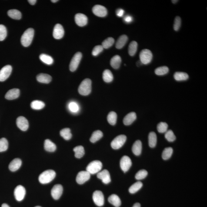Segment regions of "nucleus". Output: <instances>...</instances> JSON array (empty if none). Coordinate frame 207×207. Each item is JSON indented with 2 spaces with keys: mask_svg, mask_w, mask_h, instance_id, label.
Here are the masks:
<instances>
[{
  "mask_svg": "<svg viewBox=\"0 0 207 207\" xmlns=\"http://www.w3.org/2000/svg\"><path fill=\"white\" fill-rule=\"evenodd\" d=\"M55 176L56 173L53 170H47L40 175L38 180L41 184H47L51 182Z\"/></svg>",
  "mask_w": 207,
  "mask_h": 207,
  "instance_id": "1",
  "label": "nucleus"
},
{
  "mask_svg": "<svg viewBox=\"0 0 207 207\" xmlns=\"http://www.w3.org/2000/svg\"><path fill=\"white\" fill-rule=\"evenodd\" d=\"M34 35V30L32 28L27 29L23 34L21 42L24 47H28L32 43Z\"/></svg>",
  "mask_w": 207,
  "mask_h": 207,
  "instance_id": "2",
  "label": "nucleus"
},
{
  "mask_svg": "<svg viewBox=\"0 0 207 207\" xmlns=\"http://www.w3.org/2000/svg\"><path fill=\"white\" fill-rule=\"evenodd\" d=\"M91 79L86 78L81 82L78 88V92L81 95H89L91 91Z\"/></svg>",
  "mask_w": 207,
  "mask_h": 207,
  "instance_id": "3",
  "label": "nucleus"
},
{
  "mask_svg": "<svg viewBox=\"0 0 207 207\" xmlns=\"http://www.w3.org/2000/svg\"><path fill=\"white\" fill-rule=\"evenodd\" d=\"M102 164L100 161L95 160L90 163L86 167V171L91 174L98 173L102 169Z\"/></svg>",
  "mask_w": 207,
  "mask_h": 207,
  "instance_id": "4",
  "label": "nucleus"
},
{
  "mask_svg": "<svg viewBox=\"0 0 207 207\" xmlns=\"http://www.w3.org/2000/svg\"><path fill=\"white\" fill-rule=\"evenodd\" d=\"M140 59L142 63L144 65L149 64L152 61L153 55L152 52L148 49H144L140 53Z\"/></svg>",
  "mask_w": 207,
  "mask_h": 207,
  "instance_id": "5",
  "label": "nucleus"
},
{
  "mask_svg": "<svg viewBox=\"0 0 207 207\" xmlns=\"http://www.w3.org/2000/svg\"><path fill=\"white\" fill-rule=\"evenodd\" d=\"M127 137L125 135H121L115 137L111 143V146L114 149H119L125 143Z\"/></svg>",
  "mask_w": 207,
  "mask_h": 207,
  "instance_id": "6",
  "label": "nucleus"
},
{
  "mask_svg": "<svg viewBox=\"0 0 207 207\" xmlns=\"http://www.w3.org/2000/svg\"><path fill=\"white\" fill-rule=\"evenodd\" d=\"M82 57V55L81 52H77L75 54L70 63V70L72 72L76 70L79 65Z\"/></svg>",
  "mask_w": 207,
  "mask_h": 207,
  "instance_id": "7",
  "label": "nucleus"
},
{
  "mask_svg": "<svg viewBox=\"0 0 207 207\" xmlns=\"http://www.w3.org/2000/svg\"><path fill=\"white\" fill-rule=\"evenodd\" d=\"M92 199L95 205L98 206L104 205L105 199L103 194L101 191H95L92 195Z\"/></svg>",
  "mask_w": 207,
  "mask_h": 207,
  "instance_id": "8",
  "label": "nucleus"
},
{
  "mask_svg": "<svg viewBox=\"0 0 207 207\" xmlns=\"http://www.w3.org/2000/svg\"><path fill=\"white\" fill-rule=\"evenodd\" d=\"M12 71V67L8 65L3 67L0 70V81H5L9 77Z\"/></svg>",
  "mask_w": 207,
  "mask_h": 207,
  "instance_id": "9",
  "label": "nucleus"
},
{
  "mask_svg": "<svg viewBox=\"0 0 207 207\" xmlns=\"http://www.w3.org/2000/svg\"><path fill=\"white\" fill-rule=\"evenodd\" d=\"M26 194L25 188L22 185H18L15 188L14 195L15 199L18 201H22L25 197Z\"/></svg>",
  "mask_w": 207,
  "mask_h": 207,
  "instance_id": "10",
  "label": "nucleus"
},
{
  "mask_svg": "<svg viewBox=\"0 0 207 207\" xmlns=\"http://www.w3.org/2000/svg\"><path fill=\"white\" fill-rule=\"evenodd\" d=\"M90 176L91 174L87 171H81L77 175L76 182L80 185L84 184L90 179Z\"/></svg>",
  "mask_w": 207,
  "mask_h": 207,
  "instance_id": "11",
  "label": "nucleus"
},
{
  "mask_svg": "<svg viewBox=\"0 0 207 207\" xmlns=\"http://www.w3.org/2000/svg\"><path fill=\"white\" fill-rule=\"evenodd\" d=\"M132 163L131 158L127 156L122 157L120 161V167L124 172H126L129 170L132 166Z\"/></svg>",
  "mask_w": 207,
  "mask_h": 207,
  "instance_id": "12",
  "label": "nucleus"
},
{
  "mask_svg": "<svg viewBox=\"0 0 207 207\" xmlns=\"http://www.w3.org/2000/svg\"><path fill=\"white\" fill-rule=\"evenodd\" d=\"M92 12L96 16L105 17L106 16L108 11L105 7L100 5H95L92 8Z\"/></svg>",
  "mask_w": 207,
  "mask_h": 207,
  "instance_id": "13",
  "label": "nucleus"
},
{
  "mask_svg": "<svg viewBox=\"0 0 207 207\" xmlns=\"http://www.w3.org/2000/svg\"><path fill=\"white\" fill-rule=\"evenodd\" d=\"M63 192L62 185L57 184L53 187L51 190V195L54 199L58 200L61 197Z\"/></svg>",
  "mask_w": 207,
  "mask_h": 207,
  "instance_id": "14",
  "label": "nucleus"
},
{
  "mask_svg": "<svg viewBox=\"0 0 207 207\" xmlns=\"http://www.w3.org/2000/svg\"><path fill=\"white\" fill-rule=\"evenodd\" d=\"M16 124L17 126L22 131H27L29 127L28 121L24 117L20 116L17 118Z\"/></svg>",
  "mask_w": 207,
  "mask_h": 207,
  "instance_id": "15",
  "label": "nucleus"
},
{
  "mask_svg": "<svg viewBox=\"0 0 207 207\" xmlns=\"http://www.w3.org/2000/svg\"><path fill=\"white\" fill-rule=\"evenodd\" d=\"M64 33L65 32L62 26L60 24H57L54 28L53 37L56 39H61L63 37Z\"/></svg>",
  "mask_w": 207,
  "mask_h": 207,
  "instance_id": "16",
  "label": "nucleus"
},
{
  "mask_svg": "<svg viewBox=\"0 0 207 207\" xmlns=\"http://www.w3.org/2000/svg\"><path fill=\"white\" fill-rule=\"evenodd\" d=\"M97 177L105 184H108L111 182L110 175L108 170H104L101 172L98 173L97 174Z\"/></svg>",
  "mask_w": 207,
  "mask_h": 207,
  "instance_id": "17",
  "label": "nucleus"
},
{
  "mask_svg": "<svg viewBox=\"0 0 207 207\" xmlns=\"http://www.w3.org/2000/svg\"><path fill=\"white\" fill-rule=\"evenodd\" d=\"M88 18L85 14H77L75 16V21L77 25L80 27H83L88 23Z\"/></svg>",
  "mask_w": 207,
  "mask_h": 207,
  "instance_id": "18",
  "label": "nucleus"
},
{
  "mask_svg": "<svg viewBox=\"0 0 207 207\" xmlns=\"http://www.w3.org/2000/svg\"><path fill=\"white\" fill-rule=\"evenodd\" d=\"M20 95V90L17 88H14L10 90L5 95V99L8 100H13L17 99Z\"/></svg>",
  "mask_w": 207,
  "mask_h": 207,
  "instance_id": "19",
  "label": "nucleus"
},
{
  "mask_svg": "<svg viewBox=\"0 0 207 207\" xmlns=\"http://www.w3.org/2000/svg\"><path fill=\"white\" fill-rule=\"evenodd\" d=\"M22 163V161L19 158H15L10 163L8 168L12 172H15L21 167Z\"/></svg>",
  "mask_w": 207,
  "mask_h": 207,
  "instance_id": "20",
  "label": "nucleus"
},
{
  "mask_svg": "<svg viewBox=\"0 0 207 207\" xmlns=\"http://www.w3.org/2000/svg\"><path fill=\"white\" fill-rule=\"evenodd\" d=\"M137 118L136 114L135 112H131L124 117L123 122L124 125H131Z\"/></svg>",
  "mask_w": 207,
  "mask_h": 207,
  "instance_id": "21",
  "label": "nucleus"
},
{
  "mask_svg": "<svg viewBox=\"0 0 207 207\" xmlns=\"http://www.w3.org/2000/svg\"><path fill=\"white\" fill-rule=\"evenodd\" d=\"M37 79L40 82L48 84L51 81L52 78L48 74L41 73L37 76Z\"/></svg>",
  "mask_w": 207,
  "mask_h": 207,
  "instance_id": "22",
  "label": "nucleus"
},
{
  "mask_svg": "<svg viewBox=\"0 0 207 207\" xmlns=\"http://www.w3.org/2000/svg\"><path fill=\"white\" fill-rule=\"evenodd\" d=\"M142 144L141 141L137 140L135 142L133 145L132 151L134 155L136 156L140 155L142 152Z\"/></svg>",
  "mask_w": 207,
  "mask_h": 207,
  "instance_id": "23",
  "label": "nucleus"
},
{
  "mask_svg": "<svg viewBox=\"0 0 207 207\" xmlns=\"http://www.w3.org/2000/svg\"><path fill=\"white\" fill-rule=\"evenodd\" d=\"M44 148L48 152H54L57 149L56 145L49 139H46L44 142Z\"/></svg>",
  "mask_w": 207,
  "mask_h": 207,
  "instance_id": "24",
  "label": "nucleus"
},
{
  "mask_svg": "<svg viewBox=\"0 0 207 207\" xmlns=\"http://www.w3.org/2000/svg\"><path fill=\"white\" fill-rule=\"evenodd\" d=\"M108 201L115 207H119L121 205V201L118 196L115 194L111 195L108 198Z\"/></svg>",
  "mask_w": 207,
  "mask_h": 207,
  "instance_id": "25",
  "label": "nucleus"
},
{
  "mask_svg": "<svg viewBox=\"0 0 207 207\" xmlns=\"http://www.w3.org/2000/svg\"><path fill=\"white\" fill-rule=\"evenodd\" d=\"M128 37L126 35H122L120 37L117 41L115 47L117 49L122 48L126 44L128 41Z\"/></svg>",
  "mask_w": 207,
  "mask_h": 207,
  "instance_id": "26",
  "label": "nucleus"
},
{
  "mask_svg": "<svg viewBox=\"0 0 207 207\" xmlns=\"http://www.w3.org/2000/svg\"><path fill=\"white\" fill-rule=\"evenodd\" d=\"M121 58L119 56L117 55L113 57L111 60L110 64L111 66L115 69H118L120 66L121 63Z\"/></svg>",
  "mask_w": 207,
  "mask_h": 207,
  "instance_id": "27",
  "label": "nucleus"
},
{
  "mask_svg": "<svg viewBox=\"0 0 207 207\" xmlns=\"http://www.w3.org/2000/svg\"><path fill=\"white\" fill-rule=\"evenodd\" d=\"M8 15L10 18L15 20H20L22 18V14L19 11L16 9L9 10L8 12Z\"/></svg>",
  "mask_w": 207,
  "mask_h": 207,
  "instance_id": "28",
  "label": "nucleus"
},
{
  "mask_svg": "<svg viewBox=\"0 0 207 207\" xmlns=\"http://www.w3.org/2000/svg\"><path fill=\"white\" fill-rule=\"evenodd\" d=\"M157 142V137L156 134L154 132H151L148 135V144L151 148H154L156 146Z\"/></svg>",
  "mask_w": 207,
  "mask_h": 207,
  "instance_id": "29",
  "label": "nucleus"
},
{
  "mask_svg": "<svg viewBox=\"0 0 207 207\" xmlns=\"http://www.w3.org/2000/svg\"><path fill=\"white\" fill-rule=\"evenodd\" d=\"M175 79L177 81L186 80L189 78V76L187 74L184 72H176L174 75Z\"/></svg>",
  "mask_w": 207,
  "mask_h": 207,
  "instance_id": "30",
  "label": "nucleus"
},
{
  "mask_svg": "<svg viewBox=\"0 0 207 207\" xmlns=\"http://www.w3.org/2000/svg\"><path fill=\"white\" fill-rule=\"evenodd\" d=\"M103 79L106 82H112L113 79V75L110 70H105L103 73Z\"/></svg>",
  "mask_w": 207,
  "mask_h": 207,
  "instance_id": "31",
  "label": "nucleus"
},
{
  "mask_svg": "<svg viewBox=\"0 0 207 207\" xmlns=\"http://www.w3.org/2000/svg\"><path fill=\"white\" fill-rule=\"evenodd\" d=\"M40 59L43 62L48 65L53 63V59L50 56L45 54H41L39 57Z\"/></svg>",
  "mask_w": 207,
  "mask_h": 207,
  "instance_id": "32",
  "label": "nucleus"
},
{
  "mask_svg": "<svg viewBox=\"0 0 207 207\" xmlns=\"http://www.w3.org/2000/svg\"><path fill=\"white\" fill-rule=\"evenodd\" d=\"M60 134L65 140H69L72 137V134L69 128H63L60 132Z\"/></svg>",
  "mask_w": 207,
  "mask_h": 207,
  "instance_id": "33",
  "label": "nucleus"
},
{
  "mask_svg": "<svg viewBox=\"0 0 207 207\" xmlns=\"http://www.w3.org/2000/svg\"><path fill=\"white\" fill-rule=\"evenodd\" d=\"M138 44L136 41H132L129 44L128 47V53L131 56H134L135 55L137 49Z\"/></svg>",
  "mask_w": 207,
  "mask_h": 207,
  "instance_id": "34",
  "label": "nucleus"
},
{
  "mask_svg": "<svg viewBox=\"0 0 207 207\" xmlns=\"http://www.w3.org/2000/svg\"><path fill=\"white\" fill-rule=\"evenodd\" d=\"M73 151L75 153V157L77 158H82L85 154V149L82 146L75 147L74 148Z\"/></svg>",
  "mask_w": 207,
  "mask_h": 207,
  "instance_id": "35",
  "label": "nucleus"
},
{
  "mask_svg": "<svg viewBox=\"0 0 207 207\" xmlns=\"http://www.w3.org/2000/svg\"><path fill=\"white\" fill-rule=\"evenodd\" d=\"M103 133L101 131L98 130L95 131L91 135L90 141L93 143L96 142L103 137Z\"/></svg>",
  "mask_w": 207,
  "mask_h": 207,
  "instance_id": "36",
  "label": "nucleus"
},
{
  "mask_svg": "<svg viewBox=\"0 0 207 207\" xmlns=\"http://www.w3.org/2000/svg\"><path fill=\"white\" fill-rule=\"evenodd\" d=\"M143 184L141 182H138L134 183L129 188V192L131 194L135 193L142 188Z\"/></svg>",
  "mask_w": 207,
  "mask_h": 207,
  "instance_id": "37",
  "label": "nucleus"
},
{
  "mask_svg": "<svg viewBox=\"0 0 207 207\" xmlns=\"http://www.w3.org/2000/svg\"><path fill=\"white\" fill-rule=\"evenodd\" d=\"M45 106V104L42 101L35 100L32 101L31 103V107L33 109L40 110L42 109Z\"/></svg>",
  "mask_w": 207,
  "mask_h": 207,
  "instance_id": "38",
  "label": "nucleus"
},
{
  "mask_svg": "<svg viewBox=\"0 0 207 207\" xmlns=\"http://www.w3.org/2000/svg\"><path fill=\"white\" fill-rule=\"evenodd\" d=\"M117 119V115L115 112H109L107 117V119L108 123L111 125H115L116 124Z\"/></svg>",
  "mask_w": 207,
  "mask_h": 207,
  "instance_id": "39",
  "label": "nucleus"
},
{
  "mask_svg": "<svg viewBox=\"0 0 207 207\" xmlns=\"http://www.w3.org/2000/svg\"><path fill=\"white\" fill-rule=\"evenodd\" d=\"M173 153V149L171 147L165 148L162 153V157L164 160L169 159Z\"/></svg>",
  "mask_w": 207,
  "mask_h": 207,
  "instance_id": "40",
  "label": "nucleus"
},
{
  "mask_svg": "<svg viewBox=\"0 0 207 207\" xmlns=\"http://www.w3.org/2000/svg\"><path fill=\"white\" fill-rule=\"evenodd\" d=\"M115 43V40L112 37H108L103 41L102 45L103 48L105 49L111 47Z\"/></svg>",
  "mask_w": 207,
  "mask_h": 207,
  "instance_id": "41",
  "label": "nucleus"
},
{
  "mask_svg": "<svg viewBox=\"0 0 207 207\" xmlns=\"http://www.w3.org/2000/svg\"><path fill=\"white\" fill-rule=\"evenodd\" d=\"M169 71L168 67L166 66H163L158 67L155 70V73L157 75L162 76L166 75Z\"/></svg>",
  "mask_w": 207,
  "mask_h": 207,
  "instance_id": "42",
  "label": "nucleus"
},
{
  "mask_svg": "<svg viewBox=\"0 0 207 207\" xmlns=\"http://www.w3.org/2000/svg\"><path fill=\"white\" fill-rule=\"evenodd\" d=\"M8 148V142L5 138L0 139V152L6 151Z\"/></svg>",
  "mask_w": 207,
  "mask_h": 207,
  "instance_id": "43",
  "label": "nucleus"
},
{
  "mask_svg": "<svg viewBox=\"0 0 207 207\" xmlns=\"http://www.w3.org/2000/svg\"><path fill=\"white\" fill-rule=\"evenodd\" d=\"M168 125L165 122H161L158 124L157 128L158 132L160 133H165L167 131Z\"/></svg>",
  "mask_w": 207,
  "mask_h": 207,
  "instance_id": "44",
  "label": "nucleus"
},
{
  "mask_svg": "<svg viewBox=\"0 0 207 207\" xmlns=\"http://www.w3.org/2000/svg\"><path fill=\"white\" fill-rule=\"evenodd\" d=\"M148 175V172L145 170H142L138 171L135 175V178L137 180L144 179Z\"/></svg>",
  "mask_w": 207,
  "mask_h": 207,
  "instance_id": "45",
  "label": "nucleus"
},
{
  "mask_svg": "<svg viewBox=\"0 0 207 207\" xmlns=\"http://www.w3.org/2000/svg\"><path fill=\"white\" fill-rule=\"evenodd\" d=\"M165 137L170 142H173L176 140V136L172 130L167 131L165 134Z\"/></svg>",
  "mask_w": 207,
  "mask_h": 207,
  "instance_id": "46",
  "label": "nucleus"
},
{
  "mask_svg": "<svg viewBox=\"0 0 207 207\" xmlns=\"http://www.w3.org/2000/svg\"><path fill=\"white\" fill-rule=\"evenodd\" d=\"M7 35V30L5 26L0 25V41H3Z\"/></svg>",
  "mask_w": 207,
  "mask_h": 207,
  "instance_id": "47",
  "label": "nucleus"
},
{
  "mask_svg": "<svg viewBox=\"0 0 207 207\" xmlns=\"http://www.w3.org/2000/svg\"><path fill=\"white\" fill-rule=\"evenodd\" d=\"M68 108L70 110L73 112H76L79 111V107L78 104L74 102L70 103L68 105Z\"/></svg>",
  "mask_w": 207,
  "mask_h": 207,
  "instance_id": "48",
  "label": "nucleus"
},
{
  "mask_svg": "<svg viewBox=\"0 0 207 207\" xmlns=\"http://www.w3.org/2000/svg\"><path fill=\"white\" fill-rule=\"evenodd\" d=\"M104 48L102 45H99L96 46L92 50V53L94 56H97L103 50Z\"/></svg>",
  "mask_w": 207,
  "mask_h": 207,
  "instance_id": "49",
  "label": "nucleus"
},
{
  "mask_svg": "<svg viewBox=\"0 0 207 207\" xmlns=\"http://www.w3.org/2000/svg\"><path fill=\"white\" fill-rule=\"evenodd\" d=\"M181 25V19L180 17H176L175 18L173 25L174 29L175 31H177L180 27Z\"/></svg>",
  "mask_w": 207,
  "mask_h": 207,
  "instance_id": "50",
  "label": "nucleus"
},
{
  "mask_svg": "<svg viewBox=\"0 0 207 207\" xmlns=\"http://www.w3.org/2000/svg\"><path fill=\"white\" fill-rule=\"evenodd\" d=\"M124 21L126 23H130L133 21V18L129 15H127L124 17Z\"/></svg>",
  "mask_w": 207,
  "mask_h": 207,
  "instance_id": "51",
  "label": "nucleus"
},
{
  "mask_svg": "<svg viewBox=\"0 0 207 207\" xmlns=\"http://www.w3.org/2000/svg\"><path fill=\"white\" fill-rule=\"evenodd\" d=\"M124 10L121 9V8H119L116 11V14L118 17H122L124 15Z\"/></svg>",
  "mask_w": 207,
  "mask_h": 207,
  "instance_id": "52",
  "label": "nucleus"
},
{
  "mask_svg": "<svg viewBox=\"0 0 207 207\" xmlns=\"http://www.w3.org/2000/svg\"><path fill=\"white\" fill-rule=\"evenodd\" d=\"M28 1L32 5H34L37 2L36 0H28Z\"/></svg>",
  "mask_w": 207,
  "mask_h": 207,
  "instance_id": "53",
  "label": "nucleus"
},
{
  "mask_svg": "<svg viewBox=\"0 0 207 207\" xmlns=\"http://www.w3.org/2000/svg\"><path fill=\"white\" fill-rule=\"evenodd\" d=\"M141 204L139 203H138V202H137V203L134 204V205L132 207H141Z\"/></svg>",
  "mask_w": 207,
  "mask_h": 207,
  "instance_id": "54",
  "label": "nucleus"
},
{
  "mask_svg": "<svg viewBox=\"0 0 207 207\" xmlns=\"http://www.w3.org/2000/svg\"><path fill=\"white\" fill-rule=\"evenodd\" d=\"M1 207H10L9 205L5 203L3 204Z\"/></svg>",
  "mask_w": 207,
  "mask_h": 207,
  "instance_id": "55",
  "label": "nucleus"
},
{
  "mask_svg": "<svg viewBox=\"0 0 207 207\" xmlns=\"http://www.w3.org/2000/svg\"><path fill=\"white\" fill-rule=\"evenodd\" d=\"M58 1V0H51V2H52L53 3H55L57 2Z\"/></svg>",
  "mask_w": 207,
  "mask_h": 207,
  "instance_id": "56",
  "label": "nucleus"
},
{
  "mask_svg": "<svg viewBox=\"0 0 207 207\" xmlns=\"http://www.w3.org/2000/svg\"><path fill=\"white\" fill-rule=\"evenodd\" d=\"M172 2L174 4L176 3L177 2H178V1H172Z\"/></svg>",
  "mask_w": 207,
  "mask_h": 207,
  "instance_id": "57",
  "label": "nucleus"
},
{
  "mask_svg": "<svg viewBox=\"0 0 207 207\" xmlns=\"http://www.w3.org/2000/svg\"><path fill=\"white\" fill-rule=\"evenodd\" d=\"M41 207V206H36V207Z\"/></svg>",
  "mask_w": 207,
  "mask_h": 207,
  "instance_id": "58",
  "label": "nucleus"
}]
</instances>
